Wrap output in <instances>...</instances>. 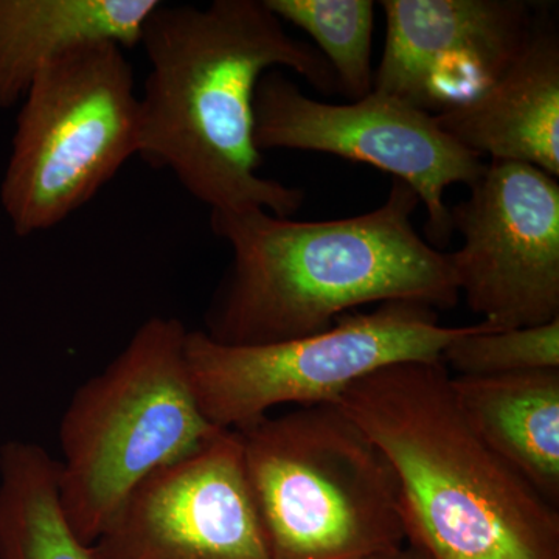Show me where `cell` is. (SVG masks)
Wrapping results in <instances>:
<instances>
[{"label":"cell","mask_w":559,"mask_h":559,"mask_svg":"<svg viewBox=\"0 0 559 559\" xmlns=\"http://www.w3.org/2000/svg\"><path fill=\"white\" fill-rule=\"evenodd\" d=\"M159 0H0V109L27 94L51 61L92 43L139 46Z\"/></svg>","instance_id":"4fadbf2b"},{"label":"cell","mask_w":559,"mask_h":559,"mask_svg":"<svg viewBox=\"0 0 559 559\" xmlns=\"http://www.w3.org/2000/svg\"><path fill=\"white\" fill-rule=\"evenodd\" d=\"M373 91L439 116L499 79L546 7L527 0H382Z\"/></svg>","instance_id":"8fae6325"},{"label":"cell","mask_w":559,"mask_h":559,"mask_svg":"<svg viewBox=\"0 0 559 559\" xmlns=\"http://www.w3.org/2000/svg\"><path fill=\"white\" fill-rule=\"evenodd\" d=\"M285 24L307 33L352 102L373 92L374 2L370 0H264Z\"/></svg>","instance_id":"2e32d148"},{"label":"cell","mask_w":559,"mask_h":559,"mask_svg":"<svg viewBox=\"0 0 559 559\" xmlns=\"http://www.w3.org/2000/svg\"><path fill=\"white\" fill-rule=\"evenodd\" d=\"M139 46L150 62L139 157L170 171L212 212L263 209L280 218L299 212L304 190L260 176L253 105L264 73L280 68L323 94L337 92L320 51L290 36L264 0L159 2Z\"/></svg>","instance_id":"6da1fadb"},{"label":"cell","mask_w":559,"mask_h":559,"mask_svg":"<svg viewBox=\"0 0 559 559\" xmlns=\"http://www.w3.org/2000/svg\"><path fill=\"white\" fill-rule=\"evenodd\" d=\"M91 547L97 559H272L237 432L150 476Z\"/></svg>","instance_id":"30bf717a"},{"label":"cell","mask_w":559,"mask_h":559,"mask_svg":"<svg viewBox=\"0 0 559 559\" xmlns=\"http://www.w3.org/2000/svg\"><path fill=\"white\" fill-rule=\"evenodd\" d=\"M140 97L116 43H92L40 70L22 98L0 202L20 237L86 205L139 156Z\"/></svg>","instance_id":"8992f818"},{"label":"cell","mask_w":559,"mask_h":559,"mask_svg":"<svg viewBox=\"0 0 559 559\" xmlns=\"http://www.w3.org/2000/svg\"><path fill=\"white\" fill-rule=\"evenodd\" d=\"M388 460L426 559H559L558 507L471 429L443 362L373 371L336 403Z\"/></svg>","instance_id":"3957f363"},{"label":"cell","mask_w":559,"mask_h":559,"mask_svg":"<svg viewBox=\"0 0 559 559\" xmlns=\"http://www.w3.org/2000/svg\"><path fill=\"white\" fill-rule=\"evenodd\" d=\"M366 559H426L423 554H419L417 549L406 544V546L400 547V549L384 551V554L374 555V557Z\"/></svg>","instance_id":"ac0fdd59"},{"label":"cell","mask_w":559,"mask_h":559,"mask_svg":"<svg viewBox=\"0 0 559 559\" xmlns=\"http://www.w3.org/2000/svg\"><path fill=\"white\" fill-rule=\"evenodd\" d=\"M419 204L407 183L393 179L384 204L349 218L210 213L213 234L229 242L234 259L204 333L219 344L263 345L330 329L364 305L457 307L450 253L432 248L412 223Z\"/></svg>","instance_id":"7a4b0ae2"},{"label":"cell","mask_w":559,"mask_h":559,"mask_svg":"<svg viewBox=\"0 0 559 559\" xmlns=\"http://www.w3.org/2000/svg\"><path fill=\"white\" fill-rule=\"evenodd\" d=\"M234 432L272 559H366L406 546L395 474L336 404Z\"/></svg>","instance_id":"5b68a950"},{"label":"cell","mask_w":559,"mask_h":559,"mask_svg":"<svg viewBox=\"0 0 559 559\" xmlns=\"http://www.w3.org/2000/svg\"><path fill=\"white\" fill-rule=\"evenodd\" d=\"M187 333L176 318L145 320L117 358L76 390L62 415V510L87 546L139 485L221 432L191 388Z\"/></svg>","instance_id":"277c9868"},{"label":"cell","mask_w":559,"mask_h":559,"mask_svg":"<svg viewBox=\"0 0 559 559\" xmlns=\"http://www.w3.org/2000/svg\"><path fill=\"white\" fill-rule=\"evenodd\" d=\"M0 559H97L62 510L58 460L35 443L0 450Z\"/></svg>","instance_id":"9a60e30c"},{"label":"cell","mask_w":559,"mask_h":559,"mask_svg":"<svg viewBox=\"0 0 559 559\" xmlns=\"http://www.w3.org/2000/svg\"><path fill=\"white\" fill-rule=\"evenodd\" d=\"M459 409L503 462L559 506V370L451 377Z\"/></svg>","instance_id":"5bb4252c"},{"label":"cell","mask_w":559,"mask_h":559,"mask_svg":"<svg viewBox=\"0 0 559 559\" xmlns=\"http://www.w3.org/2000/svg\"><path fill=\"white\" fill-rule=\"evenodd\" d=\"M463 148L559 178V28L551 7L509 68L476 97L436 116Z\"/></svg>","instance_id":"7c38bea8"},{"label":"cell","mask_w":559,"mask_h":559,"mask_svg":"<svg viewBox=\"0 0 559 559\" xmlns=\"http://www.w3.org/2000/svg\"><path fill=\"white\" fill-rule=\"evenodd\" d=\"M253 110L260 151L331 154L407 183L428 215L426 241L439 250L454 235L444 193L455 183L473 186L487 165L441 130L436 116L380 92L349 105H331L308 97L274 69L260 80Z\"/></svg>","instance_id":"ba28073f"},{"label":"cell","mask_w":559,"mask_h":559,"mask_svg":"<svg viewBox=\"0 0 559 559\" xmlns=\"http://www.w3.org/2000/svg\"><path fill=\"white\" fill-rule=\"evenodd\" d=\"M451 210L460 297L488 330L559 319V182L520 162L491 160Z\"/></svg>","instance_id":"9c48e42d"},{"label":"cell","mask_w":559,"mask_h":559,"mask_svg":"<svg viewBox=\"0 0 559 559\" xmlns=\"http://www.w3.org/2000/svg\"><path fill=\"white\" fill-rule=\"evenodd\" d=\"M468 326L440 325L439 311L425 305L389 301L272 344H219L189 330L187 369L204 417L216 429L240 430L285 404H336L353 384L393 364L441 362L444 347Z\"/></svg>","instance_id":"52a82bcc"},{"label":"cell","mask_w":559,"mask_h":559,"mask_svg":"<svg viewBox=\"0 0 559 559\" xmlns=\"http://www.w3.org/2000/svg\"><path fill=\"white\" fill-rule=\"evenodd\" d=\"M441 362L455 377L471 378L559 370V319L514 330L469 325L444 347Z\"/></svg>","instance_id":"e0dca14e"}]
</instances>
